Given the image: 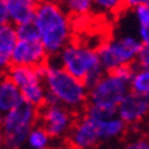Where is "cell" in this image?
I'll list each match as a JSON object with an SVG mask.
<instances>
[{
	"label": "cell",
	"instance_id": "1",
	"mask_svg": "<svg viewBox=\"0 0 149 149\" xmlns=\"http://www.w3.org/2000/svg\"><path fill=\"white\" fill-rule=\"evenodd\" d=\"M134 68V66H125L113 71L104 72L103 77L89 88L88 105L84 112L103 118L116 115L120 101L131 91Z\"/></svg>",
	"mask_w": 149,
	"mask_h": 149
},
{
	"label": "cell",
	"instance_id": "2",
	"mask_svg": "<svg viewBox=\"0 0 149 149\" xmlns=\"http://www.w3.org/2000/svg\"><path fill=\"white\" fill-rule=\"evenodd\" d=\"M33 23L38 38L51 56L56 55L72 40V21L59 0H41Z\"/></svg>",
	"mask_w": 149,
	"mask_h": 149
},
{
	"label": "cell",
	"instance_id": "3",
	"mask_svg": "<svg viewBox=\"0 0 149 149\" xmlns=\"http://www.w3.org/2000/svg\"><path fill=\"white\" fill-rule=\"evenodd\" d=\"M42 78L47 89V101L63 104L74 112L85 109L89 88L84 81L64 70L56 59L42 66Z\"/></svg>",
	"mask_w": 149,
	"mask_h": 149
},
{
	"label": "cell",
	"instance_id": "4",
	"mask_svg": "<svg viewBox=\"0 0 149 149\" xmlns=\"http://www.w3.org/2000/svg\"><path fill=\"white\" fill-rule=\"evenodd\" d=\"M127 125L118 115L96 116L84 112L68 136V144L78 149L96 148L100 144L111 142L125 134Z\"/></svg>",
	"mask_w": 149,
	"mask_h": 149
},
{
	"label": "cell",
	"instance_id": "5",
	"mask_svg": "<svg viewBox=\"0 0 149 149\" xmlns=\"http://www.w3.org/2000/svg\"><path fill=\"white\" fill-rule=\"evenodd\" d=\"M55 59L64 70L85 82L88 88L95 85L105 72L100 62L97 48L84 42L71 41L55 56Z\"/></svg>",
	"mask_w": 149,
	"mask_h": 149
},
{
	"label": "cell",
	"instance_id": "6",
	"mask_svg": "<svg viewBox=\"0 0 149 149\" xmlns=\"http://www.w3.org/2000/svg\"><path fill=\"white\" fill-rule=\"evenodd\" d=\"M141 47L142 41L137 33H120L101 42L97 52L104 71H113L119 67L134 66Z\"/></svg>",
	"mask_w": 149,
	"mask_h": 149
},
{
	"label": "cell",
	"instance_id": "7",
	"mask_svg": "<svg viewBox=\"0 0 149 149\" xmlns=\"http://www.w3.org/2000/svg\"><path fill=\"white\" fill-rule=\"evenodd\" d=\"M38 116L40 108L26 101L0 116V129L4 138V146L11 149L23 146L33 126L38 123Z\"/></svg>",
	"mask_w": 149,
	"mask_h": 149
},
{
	"label": "cell",
	"instance_id": "8",
	"mask_svg": "<svg viewBox=\"0 0 149 149\" xmlns=\"http://www.w3.org/2000/svg\"><path fill=\"white\" fill-rule=\"evenodd\" d=\"M6 75L18 86L26 103L33 104L37 108H41L47 103V89L42 78V66L30 67L13 64L6 72Z\"/></svg>",
	"mask_w": 149,
	"mask_h": 149
},
{
	"label": "cell",
	"instance_id": "9",
	"mask_svg": "<svg viewBox=\"0 0 149 149\" xmlns=\"http://www.w3.org/2000/svg\"><path fill=\"white\" fill-rule=\"evenodd\" d=\"M74 113L63 104L47 101L40 108L38 122L48 130L52 140H67L77 120Z\"/></svg>",
	"mask_w": 149,
	"mask_h": 149
},
{
	"label": "cell",
	"instance_id": "10",
	"mask_svg": "<svg viewBox=\"0 0 149 149\" xmlns=\"http://www.w3.org/2000/svg\"><path fill=\"white\" fill-rule=\"evenodd\" d=\"M49 54L40 38H18L13 52L14 66L41 67L47 63Z\"/></svg>",
	"mask_w": 149,
	"mask_h": 149
},
{
	"label": "cell",
	"instance_id": "11",
	"mask_svg": "<svg viewBox=\"0 0 149 149\" xmlns=\"http://www.w3.org/2000/svg\"><path fill=\"white\" fill-rule=\"evenodd\" d=\"M118 116L127 126H134L149 116V96L130 91L118 107Z\"/></svg>",
	"mask_w": 149,
	"mask_h": 149
},
{
	"label": "cell",
	"instance_id": "12",
	"mask_svg": "<svg viewBox=\"0 0 149 149\" xmlns=\"http://www.w3.org/2000/svg\"><path fill=\"white\" fill-rule=\"evenodd\" d=\"M40 1L41 0H6L10 23L18 26L33 22Z\"/></svg>",
	"mask_w": 149,
	"mask_h": 149
},
{
	"label": "cell",
	"instance_id": "13",
	"mask_svg": "<svg viewBox=\"0 0 149 149\" xmlns=\"http://www.w3.org/2000/svg\"><path fill=\"white\" fill-rule=\"evenodd\" d=\"M17 29L13 23L0 26V75L13 66V52L17 44Z\"/></svg>",
	"mask_w": 149,
	"mask_h": 149
},
{
	"label": "cell",
	"instance_id": "14",
	"mask_svg": "<svg viewBox=\"0 0 149 149\" xmlns=\"http://www.w3.org/2000/svg\"><path fill=\"white\" fill-rule=\"evenodd\" d=\"M23 101L22 93L13 79H10L6 74L0 77V116L18 107Z\"/></svg>",
	"mask_w": 149,
	"mask_h": 149
},
{
	"label": "cell",
	"instance_id": "15",
	"mask_svg": "<svg viewBox=\"0 0 149 149\" xmlns=\"http://www.w3.org/2000/svg\"><path fill=\"white\" fill-rule=\"evenodd\" d=\"M59 3L71 18H85L95 11L93 0H59Z\"/></svg>",
	"mask_w": 149,
	"mask_h": 149
},
{
	"label": "cell",
	"instance_id": "16",
	"mask_svg": "<svg viewBox=\"0 0 149 149\" xmlns=\"http://www.w3.org/2000/svg\"><path fill=\"white\" fill-rule=\"evenodd\" d=\"M51 141H52V137L48 133V130L38 122L33 126V129L29 133L26 145L30 149H47L49 148Z\"/></svg>",
	"mask_w": 149,
	"mask_h": 149
},
{
	"label": "cell",
	"instance_id": "17",
	"mask_svg": "<svg viewBox=\"0 0 149 149\" xmlns=\"http://www.w3.org/2000/svg\"><path fill=\"white\" fill-rule=\"evenodd\" d=\"M131 91L149 96V68H134L131 77Z\"/></svg>",
	"mask_w": 149,
	"mask_h": 149
},
{
	"label": "cell",
	"instance_id": "18",
	"mask_svg": "<svg viewBox=\"0 0 149 149\" xmlns=\"http://www.w3.org/2000/svg\"><path fill=\"white\" fill-rule=\"evenodd\" d=\"M95 11L105 15L118 14L120 10L126 8L125 0H93Z\"/></svg>",
	"mask_w": 149,
	"mask_h": 149
},
{
	"label": "cell",
	"instance_id": "19",
	"mask_svg": "<svg viewBox=\"0 0 149 149\" xmlns=\"http://www.w3.org/2000/svg\"><path fill=\"white\" fill-rule=\"evenodd\" d=\"M130 11L136 23V33L149 27V6H137Z\"/></svg>",
	"mask_w": 149,
	"mask_h": 149
},
{
	"label": "cell",
	"instance_id": "20",
	"mask_svg": "<svg viewBox=\"0 0 149 149\" xmlns=\"http://www.w3.org/2000/svg\"><path fill=\"white\" fill-rule=\"evenodd\" d=\"M134 66L138 68H149V44H142Z\"/></svg>",
	"mask_w": 149,
	"mask_h": 149
},
{
	"label": "cell",
	"instance_id": "21",
	"mask_svg": "<svg viewBox=\"0 0 149 149\" xmlns=\"http://www.w3.org/2000/svg\"><path fill=\"white\" fill-rule=\"evenodd\" d=\"M127 149H149V138L146 137H141V138H136V140L130 141L126 145Z\"/></svg>",
	"mask_w": 149,
	"mask_h": 149
},
{
	"label": "cell",
	"instance_id": "22",
	"mask_svg": "<svg viewBox=\"0 0 149 149\" xmlns=\"http://www.w3.org/2000/svg\"><path fill=\"white\" fill-rule=\"evenodd\" d=\"M7 23H10V18L7 6H6V0H0V26H4Z\"/></svg>",
	"mask_w": 149,
	"mask_h": 149
},
{
	"label": "cell",
	"instance_id": "23",
	"mask_svg": "<svg viewBox=\"0 0 149 149\" xmlns=\"http://www.w3.org/2000/svg\"><path fill=\"white\" fill-rule=\"evenodd\" d=\"M149 6V0H125V6L126 8L131 10L137 7V6Z\"/></svg>",
	"mask_w": 149,
	"mask_h": 149
},
{
	"label": "cell",
	"instance_id": "24",
	"mask_svg": "<svg viewBox=\"0 0 149 149\" xmlns=\"http://www.w3.org/2000/svg\"><path fill=\"white\" fill-rule=\"evenodd\" d=\"M138 37L141 38L142 41V44H149V27L144 29V30H140V32H137Z\"/></svg>",
	"mask_w": 149,
	"mask_h": 149
},
{
	"label": "cell",
	"instance_id": "25",
	"mask_svg": "<svg viewBox=\"0 0 149 149\" xmlns=\"http://www.w3.org/2000/svg\"><path fill=\"white\" fill-rule=\"evenodd\" d=\"M4 146V138H3V133H1V129H0V148Z\"/></svg>",
	"mask_w": 149,
	"mask_h": 149
}]
</instances>
